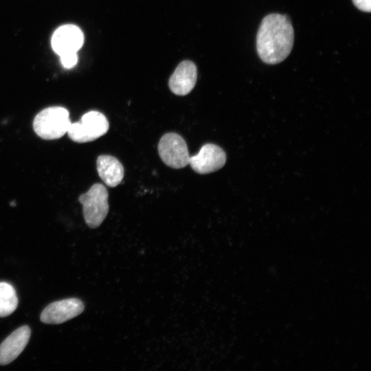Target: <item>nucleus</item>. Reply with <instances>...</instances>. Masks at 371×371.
Here are the masks:
<instances>
[{
	"label": "nucleus",
	"mask_w": 371,
	"mask_h": 371,
	"mask_svg": "<svg viewBox=\"0 0 371 371\" xmlns=\"http://www.w3.org/2000/svg\"><path fill=\"white\" fill-rule=\"evenodd\" d=\"M97 170L100 179L109 187L118 186L124 175L122 164L115 157L100 155L96 161Z\"/></svg>",
	"instance_id": "nucleus-11"
},
{
	"label": "nucleus",
	"mask_w": 371,
	"mask_h": 371,
	"mask_svg": "<svg viewBox=\"0 0 371 371\" xmlns=\"http://www.w3.org/2000/svg\"><path fill=\"white\" fill-rule=\"evenodd\" d=\"M62 65L66 69L74 67L78 62L77 53H68L60 56Z\"/></svg>",
	"instance_id": "nucleus-13"
},
{
	"label": "nucleus",
	"mask_w": 371,
	"mask_h": 371,
	"mask_svg": "<svg viewBox=\"0 0 371 371\" xmlns=\"http://www.w3.org/2000/svg\"><path fill=\"white\" fill-rule=\"evenodd\" d=\"M68 110L62 106H50L40 111L33 121V128L44 139L62 137L71 124Z\"/></svg>",
	"instance_id": "nucleus-2"
},
{
	"label": "nucleus",
	"mask_w": 371,
	"mask_h": 371,
	"mask_svg": "<svg viewBox=\"0 0 371 371\" xmlns=\"http://www.w3.org/2000/svg\"><path fill=\"white\" fill-rule=\"evenodd\" d=\"M196 78L197 71L195 65L190 60L182 61L170 78L169 88L176 95H187L194 87Z\"/></svg>",
	"instance_id": "nucleus-10"
},
{
	"label": "nucleus",
	"mask_w": 371,
	"mask_h": 371,
	"mask_svg": "<svg viewBox=\"0 0 371 371\" xmlns=\"http://www.w3.org/2000/svg\"><path fill=\"white\" fill-rule=\"evenodd\" d=\"M84 34L76 25L66 24L58 27L52 36L51 45L59 56L68 53H77L84 43Z\"/></svg>",
	"instance_id": "nucleus-7"
},
{
	"label": "nucleus",
	"mask_w": 371,
	"mask_h": 371,
	"mask_svg": "<svg viewBox=\"0 0 371 371\" xmlns=\"http://www.w3.org/2000/svg\"><path fill=\"white\" fill-rule=\"evenodd\" d=\"M85 306L78 298H68L54 302L47 305L40 319L47 324H59L76 317L82 313Z\"/></svg>",
	"instance_id": "nucleus-6"
},
{
	"label": "nucleus",
	"mask_w": 371,
	"mask_h": 371,
	"mask_svg": "<svg viewBox=\"0 0 371 371\" xmlns=\"http://www.w3.org/2000/svg\"><path fill=\"white\" fill-rule=\"evenodd\" d=\"M109 122L104 114L97 111L85 113L80 121L71 123L67 133L74 142L85 143L104 135L109 130Z\"/></svg>",
	"instance_id": "nucleus-4"
},
{
	"label": "nucleus",
	"mask_w": 371,
	"mask_h": 371,
	"mask_svg": "<svg viewBox=\"0 0 371 371\" xmlns=\"http://www.w3.org/2000/svg\"><path fill=\"white\" fill-rule=\"evenodd\" d=\"M18 306V297L14 286L0 282V317L11 315Z\"/></svg>",
	"instance_id": "nucleus-12"
},
{
	"label": "nucleus",
	"mask_w": 371,
	"mask_h": 371,
	"mask_svg": "<svg viewBox=\"0 0 371 371\" xmlns=\"http://www.w3.org/2000/svg\"><path fill=\"white\" fill-rule=\"evenodd\" d=\"M354 5L363 12H370L371 0H352Z\"/></svg>",
	"instance_id": "nucleus-14"
},
{
	"label": "nucleus",
	"mask_w": 371,
	"mask_h": 371,
	"mask_svg": "<svg viewBox=\"0 0 371 371\" xmlns=\"http://www.w3.org/2000/svg\"><path fill=\"white\" fill-rule=\"evenodd\" d=\"M293 42V28L286 15L272 13L263 18L256 35V49L265 63L275 65L285 60Z\"/></svg>",
	"instance_id": "nucleus-1"
},
{
	"label": "nucleus",
	"mask_w": 371,
	"mask_h": 371,
	"mask_svg": "<svg viewBox=\"0 0 371 371\" xmlns=\"http://www.w3.org/2000/svg\"><path fill=\"white\" fill-rule=\"evenodd\" d=\"M158 153L168 166L179 169L189 164L190 154L184 139L177 133L164 135L158 144Z\"/></svg>",
	"instance_id": "nucleus-5"
},
{
	"label": "nucleus",
	"mask_w": 371,
	"mask_h": 371,
	"mask_svg": "<svg viewBox=\"0 0 371 371\" xmlns=\"http://www.w3.org/2000/svg\"><path fill=\"white\" fill-rule=\"evenodd\" d=\"M31 335L28 326H23L12 332L0 344V365H7L14 359L25 348Z\"/></svg>",
	"instance_id": "nucleus-9"
},
{
	"label": "nucleus",
	"mask_w": 371,
	"mask_h": 371,
	"mask_svg": "<svg viewBox=\"0 0 371 371\" xmlns=\"http://www.w3.org/2000/svg\"><path fill=\"white\" fill-rule=\"evenodd\" d=\"M226 154L218 146L204 144L199 152L190 158L189 164L199 174H208L221 168L225 164Z\"/></svg>",
	"instance_id": "nucleus-8"
},
{
	"label": "nucleus",
	"mask_w": 371,
	"mask_h": 371,
	"mask_svg": "<svg viewBox=\"0 0 371 371\" xmlns=\"http://www.w3.org/2000/svg\"><path fill=\"white\" fill-rule=\"evenodd\" d=\"M108 197L107 190L101 183L93 184L86 193L79 196L84 218L89 227H98L106 218L109 212Z\"/></svg>",
	"instance_id": "nucleus-3"
}]
</instances>
